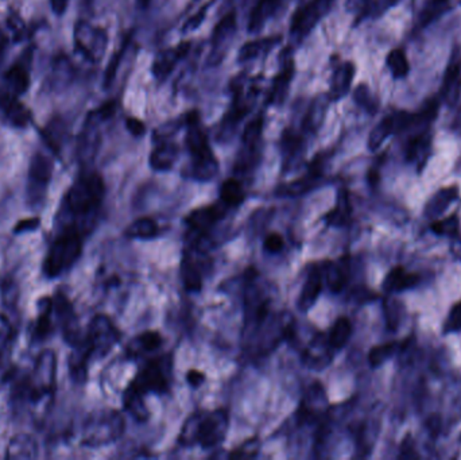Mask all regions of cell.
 I'll use <instances>...</instances> for the list:
<instances>
[{"label": "cell", "mask_w": 461, "mask_h": 460, "mask_svg": "<svg viewBox=\"0 0 461 460\" xmlns=\"http://www.w3.org/2000/svg\"><path fill=\"white\" fill-rule=\"evenodd\" d=\"M105 195L104 181L98 173H86L76 181L66 192L63 226L76 227L82 234L91 229Z\"/></svg>", "instance_id": "1"}, {"label": "cell", "mask_w": 461, "mask_h": 460, "mask_svg": "<svg viewBox=\"0 0 461 460\" xmlns=\"http://www.w3.org/2000/svg\"><path fill=\"white\" fill-rule=\"evenodd\" d=\"M84 235L72 226H61L44 261V273L49 279H57L79 261L83 253Z\"/></svg>", "instance_id": "2"}, {"label": "cell", "mask_w": 461, "mask_h": 460, "mask_svg": "<svg viewBox=\"0 0 461 460\" xmlns=\"http://www.w3.org/2000/svg\"><path fill=\"white\" fill-rule=\"evenodd\" d=\"M57 378V355L54 351L46 350L39 354L34 363L33 371L22 389L20 395H25L34 404L44 402L50 398L56 389Z\"/></svg>", "instance_id": "3"}, {"label": "cell", "mask_w": 461, "mask_h": 460, "mask_svg": "<svg viewBox=\"0 0 461 460\" xmlns=\"http://www.w3.org/2000/svg\"><path fill=\"white\" fill-rule=\"evenodd\" d=\"M124 432V420L116 411H101L88 417L84 424L83 444L101 447L117 440Z\"/></svg>", "instance_id": "4"}, {"label": "cell", "mask_w": 461, "mask_h": 460, "mask_svg": "<svg viewBox=\"0 0 461 460\" xmlns=\"http://www.w3.org/2000/svg\"><path fill=\"white\" fill-rule=\"evenodd\" d=\"M85 338L91 345L92 354L98 358H103L120 340V332L108 316L96 314L89 323Z\"/></svg>", "instance_id": "5"}, {"label": "cell", "mask_w": 461, "mask_h": 460, "mask_svg": "<svg viewBox=\"0 0 461 460\" xmlns=\"http://www.w3.org/2000/svg\"><path fill=\"white\" fill-rule=\"evenodd\" d=\"M228 413L226 411H211L205 416H197L196 443L204 448L211 449L223 443L228 430Z\"/></svg>", "instance_id": "6"}, {"label": "cell", "mask_w": 461, "mask_h": 460, "mask_svg": "<svg viewBox=\"0 0 461 460\" xmlns=\"http://www.w3.org/2000/svg\"><path fill=\"white\" fill-rule=\"evenodd\" d=\"M53 176V162L44 154H35L30 162L27 181V200L32 205H39L44 200Z\"/></svg>", "instance_id": "7"}, {"label": "cell", "mask_w": 461, "mask_h": 460, "mask_svg": "<svg viewBox=\"0 0 461 460\" xmlns=\"http://www.w3.org/2000/svg\"><path fill=\"white\" fill-rule=\"evenodd\" d=\"M170 362L166 358L150 362L148 366L138 374L132 385L142 393H165L169 388Z\"/></svg>", "instance_id": "8"}, {"label": "cell", "mask_w": 461, "mask_h": 460, "mask_svg": "<svg viewBox=\"0 0 461 460\" xmlns=\"http://www.w3.org/2000/svg\"><path fill=\"white\" fill-rule=\"evenodd\" d=\"M335 0H312L296 11L292 19L290 32L294 37H305L311 33L318 20L330 11Z\"/></svg>", "instance_id": "9"}, {"label": "cell", "mask_w": 461, "mask_h": 460, "mask_svg": "<svg viewBox=\"0 0 461 460\" xmlns=\"http://www.w3.org/2000/svg\"><path fill=\"white\" fill-rule=\"evenodd\" d=\"M235 32H236V14L235 11H230L227 15L220 19V22L214 27L211 39L212 51L208 60L211 65H217L219 63L223 61Z\"/></svg>", "instance_id": "10"}, {"label": "cell", "mask_w": 461, "mask_h": 460, "mask_svg": "<svg viewBox=\"0 0 461 460\" xmlns=\"http://www.w3.org/2000/svg\"><path fill=\"white\" fill-rule=\"evenodd\" d=\"M53 307H54V313L57 316V321L63 328L66 342L72 345L79 343L83 338L80 335L77 316L74 313L72 302L67 300L65 295H58L53 298Z\"/></svg>", "instance_id": "11"}, {"label": "cell", "mask_w": 461, "mask_h": 460, "mask_svg": "<svg viewBox=\"0 0 461 460\" xmlns=\"http://www.w3.org/2000/svg\"><path fill=\"white\" fill-rule=\"evenodd\" d=\"M327 407H328V398L325 395V390L321 386V383L316 382L308 389L306 395L299 405V409L297 413L298 420L306 424L314 423L325 413Z\"/></svg>", "instance_id": "12"}, {"label": "cell", "mask_w": 461, "mask_h": 460, "mask_svg": "<svg viewBox=\"0 0 461 460\" xmlns=\"http://www.w3.org/2000/svg\"><path fill=\"white\" fill-rule=\"evenodd\" d=\"M77 48L91 61H99L107 46V34L101 29H93L88 25H80L76 30Z\"/></svg>", "instance_id": "13"}, {"label": "cell", "mask_w": 461, "mask_h": 460, "mask_svg": "<svg viewBox=\"0 0 461 460\" xmlns=\"http://www.w3.org/2000/svg\"><path fill=\"white\" fill-rule=\"evenodd\" d=\"M323 176V164L320 161V158L314 160L313 162L309 166V172L308 174H305L304 177L298 179L296 181H292L289 184H285L278 188L277 195L278 196H286V198H296V196H301L309 191H312L314 186L317 185L318 180Z\"/></svg>", "instance_id": "14"}, {"label": "cell", "mask_w": 461, "mask_h": 460, "mask_svg": "<svg viewBox=\"0 0 461 460\" xmlns=\"http://www.w3.org/2000/svg\"><path fill=\"white\" fill-rule=\"evenodd\" d=\"M431 148V132L429 126L420 129V132L413 134L408 139L405 146V155L406 160L413 164H417L418 169H421L428 161L429 154Z\"/></svg>", "instance_id": "15"}, {"label": "cell", "mask_w": 461, "mask_h": 460, "mask_svg": "<svg viewBox=\"0 0 461 460\" xmlns=\"http://www.w3.org/2000/svg\"><path fill=\"white\" fill-rule=\"evenodd\" d=\"M92 357L93 354L86 338H83L79 343L73 345V351L70 352V357L67 359L69 374L73 382L82 385L86 381L88 363Z\"/></svg>", "instance_id": "16"}, {"label": "cell", "mask_w": 461, "mask_h": 460, "mask_svg": "<svg viewBox=\"0 0 461 460\" xmlns=\"http://www.w3.org/2000/svg\"><path fill=\"white\" fill-rule=\"evenodd\" d=\"M224 208L220 205H209L195 210L186 217V224L195 234H207L214 227V224L223 219Z\"/></svg>", "instance_id": "17"}, {"label": "cell", "mask_w": 461, "mask_h": 460, "mask_svg": "<svg viewBox=\"0 0 461 460\" xmlns=\"http://www.w3.org/2000/svg\"><path fill=\"white\" fill-rule=\"evenodd\" d=\"M189 49H190V44L183 42L181 45H178L177 48L162 50L161 53H158L154 63H152V75H154V77L158 79V80L166 79L171 73V70L174 69L176 64L188 54Z\"/></svg>", "instance_id": "18"}, {"label": "cell", "mask_w": 461, "mask_h": 460, "mask_svg": "<svg viewBox=\"0 0 461 460\" xmlns=\"http://www.w3.org/2000/svg\"><path fill=\"white\" fill-rule=\"evenodd\" d=\"M17 98V95L7 88H0V110L14 126L25 127L29 123L30 111Z\"/></svg>", "instance_id": "19"}, {"label": "cell", "mask_w": 461, "mask_h": 460, "mask_svg": "<svg viewBox=\"0 0 461 460\" xmlns=\"http://www.w3.org/2000/svg\"><path fill=\"white\" fill-rule=\"evenodd\" d=\"M217 172H219V162L211 148L197 154H192L189 177L198 181H209L216 177Z\"/></svg>", "instance_id": "20"}, {"label": "cell", "mask_w": 461, "mask_h": 460, "mask_svg": "<svg viewBox=\"0 0 461 460\" xmlns=\"http://www.w3.org/2000/svg\"><path fill=\"white\" fill-rule=\"evenodd\" d=\"M461 95V60L453 57L445 72L441 96L448 106H455Z\"/></svg>", "instance_id": "21"}, {"label": "cell", "mask_w": 461, "mask_h": 460, "mask_svg": "<svg viewBox=\"0 0 461 460\" xmlns=\"http://www.w3.org/2000/svg\"><path fill=\"white\" fill-rule=\"evenodd\" d=\"M330 361L332 347L328 343V339H323L321 336L313 339L304 352V363L313 370H321L327 367Z\"/></svg>", "instance_id": "22"}, {"label": "cell", "mask_w": 461, "mask_h": 460, "mask_svg": "<svg viewBox=\"0 0 461 460\" xmlns=\"http://www.w3.org/2000/svg\"><path fill=\"white\" fill-rule=\"evenodd\" d=\"M355 72L356 68L352 63H344L335 69L328 94L330 100H342L348 95L355 77Z\"/></svg>", "instance_id": "23"}, {"label": "cell", "mask_w": 461, "mask_h": 460, "mask_svg": "<svg viewBox=\"0 0 461 460\" xmlns=\"http://www.w3.org/2000/svg\"><path fill=\"white\" fill-rule=\"evenodd\" d=\"M53 314H54L53 298L44 297L39 301L38 317L33 324V331H32L33 340H45L46 338H49L51 332H54Z\"/></svg>", "instance_id": "24"}, {"label": "cell", "mask_w": 461, "mask_h": 460, "mask_svg": "<svg viewBox=\"0 0 461 460\" xmlns=\"http://www.w3.org/2000/svg\"><path fill=\"white\" fill-rule=\"evenodd\" d=\"M6 458L8 459H35L38 458V443L32 435L19 433L7 445Z\"/></svg>", "instance_id": "25"}, {"label": "cell", "mask_w": 461, "mask_h": 460, "mask_svg": "<svg viewBox=\"0 0 461 460\" xmlns=\"http://www.w3.org/2000/svg\"><path fill=\"white\" fill-rule=\"evenodd\" d=\"M321 290H323V274L318 269H313L309 271L308 279L305 281L304 288L301 290L299 300H298V308L302 312L309 311L316 304L318 296L321 295Z\"/></svg>", "instance_id": "26"}, {"label": "cell", "mask_w": 461, "mask_h": 460, "mask_svg": "<svg viewBox=\"0 0 461 460\" xmlns=\"http://www.w3.org/2000/svg\"><path fill=\"white\" fill-rule=\"evenodd\" d=\"M293 76H294V65H293V61H289L283 65L280 73L274 79L273 88H271L270 95H268V103L270 104L280 106L286 100L289 89H290V84L293 80Z\"/></svg>", "instance_id": "27"}, {"label": "cell", "mask_w": 461, "mask_h": 460, "mask_svg": "<svg viewBox=\"0 0 461 460\" xmlns=\"http://www.w3.org/2000/svg\"><path fill=\"white\" fill-rule=\"evenodd\" d=\"M282 0H259L251 11L248 30L249 33H258L264 29L266 22L278 11Z\"/></svg>", "instance_id": "28"}, {"label": "cell", "mask_w": 461, "mask_h": 460, "mask_svg": "<svg viewBox=\"0 0 461 460\" xmlns=\"http://www.w3.org/2000/svg\"><path fill=\"white\" fill-rule=\"evenodd\" d=\"M177 157H178V148L171 142L161 141L160 145L150 154V166L158 172L170 170L176 162Z\"/></svg>", "instance_id": "29"}, {"label": "cell", "mask_w": 461, "mask_h": 460, "mask_svg": "<svg viewBox=\"0 0 461 460\" xmlns=\"http://www.w3.org/2000/svg\"><path fill=\"white\" fill-rule=\"evenodd\" d=\"M420 281L418 274L409 273L403 267L398 266L394 267L383 281V289L389 293H396V292H403L406 289H410L415 286Z\"/></svg>", "instance_id": "30"}, {"label": "cell", "mask_w": 461, "mask_h": 460, "mask_svg": "<svg viewBox=\"0 0 461 460\" xmlns=\"http://www.w3.org/2000/svg\"><path fill=\"white\" fill-rule=\"evenodd\" d=\"M280 150L285 165L294 164L304 151V138L293 130H285L280 139Z\"/></svg>", "instance_id": "31"}, {"label": "cell", "mask_w": 461, "mask_h": 460, "mask_svg": "<svg viewBox=\"0 0 461 460\" xmlns=\"http://www.w3.org/2000/svg\"><path fill=\"white\" fill-rule=\"evenodd\" d=\"M328 95H320L314 98L312 104L309 106L306 115L304 119V129L305 132H316L324 122V117L327 115V108L330 103Z\"/></svg>", "instance_id": "32"}, {"label": "cell", "mask_w": 461, "mask_h": 460, "mask_svg": "<svg viewBox=\"0 0 461 460\" xmlns=\"http://www.w3.org/2000/svg\"><path fill=\"white\" fill-rule=\"evenodd\" d=\"M457 196H459L457 186H449V188H444V189L439 191L433 198L429 200V203L425 207V215L431 219L439 217L457 198Z\"/></svg>", "instance_id": "33"}, {"label": "cell", "mask_w": 461, "mask_h": 460, "mask_svg": "<svg viewBox=\"0 0 461 460\" xmlns=\"http://www.w3.org/2000/svg\"><path fill=\"white\" fill-rule=\"evenodd\" d=\"M124 409L131 414L132 417L141 423H145L148 419V411L143 401V395L134 386L127 388L123 395Z\"/></svg>", "instance_id": "34"}, {"label": "cell", "mask_w": 461, "mask_h": 460, "mask_svg": "<svg viewBox=\"0 0 461 460\" xmlns=\"http://www.w3.org/2000/svg\"><path fill=\"white\" fill-rule=\"evenodd\" d=\"M394 134H396V120H394V116L391 114V115L383 117L378 124L372 129V132H370L368 143H367L368 148L371 151L378 150L383 145V142Z\"/></svg>", "instance_id": "35"}, {"label": "cell", "mask_w": 461, "mask_h": 460, "mask_svg": "<svg viewBox=\"0 0 461 460\" xmlns=\"http://www.w3.org/2000/svg\"><path fill=\"white\" fill-rule=\"evenodd\" d=\"M323 277H325L327 285L330 290L333 293H339L346 286L348 280V267L343 261L330 262L325 266V271Z\"/></svg>", "instance_id": "36"}, {"label": "cell", "mask_w": 461, "mask_h": 460, "mask_svg": "<svg viewBox=\"0 0 461 460\" xmlns=\"http://www.w3.org/2000/svg\"><path fill=\"white\" fill-rule=\"evenodd\" d=\"M277 42H280V38H274V37L249 41L239 50V61L240 63L251 61V60L257 58L259 54L266 53V51L271 49L273 46H275Z\"/></svg>", "instance_id": "37"}, {"label": "cell", "mask_w": 461, "mask_h": 460, "mask_svg": "<svg viewBox=\"0 0 461 460\" xmlns=\"http://www.w3.org/2000/svg\"><path fill=\"white\" fill-rule=\"evenodd\" d=\"M30 85V77L23 65H14L6 73V87L17 96L23 95Z\"/></svg>", "instance_id": "38"}, {"label": "cell", "mask_w": 461, "mask_h": 460, "mask_svg": "<svg viewBox=\"0 0 461 460\" xmlns=\"http://www.w3.org/2000/svg\"><path fill=\"white\" fill-rule=\"evenodd\" d=\"M220 198L227 207H239L246 198L243 185L235 179L224 181L220 186Z\"/></svg>", "instance_id": "39"}, {"label": "cell", "mask_w": 461, "mask_h": 460, "mask_svg": "<svg viewBox=\"0 0 461 460\" xmlns=\"http://www.w3.org/2000/svg\"><path fill=\"white\" fill-rule=\"evenodd\" d=\"M157 235H158V226L150 217H141L134 220L126 230V236L131 239L148 241L155 238Z\"/></svg>", "instance_id": "40"}, {"label": "cell", "mask_w": 461, "mask_h": 460, "mask_svg": "<svg viewBox=\"0 0 461 460\" xmlns=\"http://www.w3.org/2000/svg\"><path fill=\"white\" fill-rule=\"evenodd\" d=\"M351 335H352V324L349 319L346 317L337 319L333 327L330 328V336H328V343L332 347V350L344 348Z\"/></svg>", "instance_id": "41"}, {"label": "cell", "mask_w": 461, "mask_h": 460, "mask_svg": "<svg viewBox=\"0 0 461 460\" xmlns=\"http://www.w3.org/2000/svg\"><path fill=\"white\" fill-rule=\"evenodd\" d=\"M386 65L394 79H405L410 72L409 60L402 49L391 50L386 57Z\"/></svg>", "instance_id": "42"}, {"label": "cell", "mask_w": 461, "mask_h": 460, "mask_svg": "<svg viewBox=\"0 0 461 460\" xmlns=\"http://www.w3.org/2000/svg\"><path fill=\"white\" fill-rule=\"evenodd\" d=\"M181 276L183 286H185V289L188 292L197 293V292L201 290V288H202V277H201V273H200L196 263L186 258L182 262Z\"/></svg>", "instance_id": "43"}, {"label": "cell", "mask_w": 461, "mask_h": 460, "mask_svg": "<svg viewBox=\"0 0 461 460\" xmlns=\"http://www.w3.org/2000/svg\"><path fill=\"white\" fill-rule=\"evenodd\" d=\"M164 343L162 336L155 332V331H148L142 335H139L135 340H132L131 347H130V352L134 351H142V352H151V351H157L161 345Z\"/></svg>", "instance_id": "44"}, {"label": "cell", "mask_w": 461, "mask_h": 460, "mask_svg": "<svg viewBox=\"0 0 461 460\" xmlns=\"http://www.w3.org/2000/svg\"><path fill=\"white\" fill-rule=\"evenodd\" d=\"M449 6V0H428L418 17V25L425 27L440 17Z\"/></svg>", "instance_id": "45"}, {"label": "cell", "mask_w": 461, "mask_h": 460, "mask_svg": "<svg viewBox=\"0 0 461 460\" xmlns=\"http://www.w3.org/2000/svg\"><path fill=\"white\" fill-rule=\"evenodd\" d=\"M349 216H351L349 198H348L346 191H342L337 198L336 208L333 211H330L327 216V220L332 226H344L349 220Z\"/></svg>", "instance_id": "46"}, {"label": "cell", "mask_w": 461, "mask_h": 460, "mask_svg": "<svg viewBox=\"0 0 461 460\" xmlns=\"http://www.w3.org/2000/svg\"><path fill=\"white\" fill-rule=\"evenodd\" d=\"M262 132H264V116H257L243 130V135H242L243 146H251V148L259 146Z\"/></svg>", "instance_id": "47"}, {"label": "cell", "mask_w": 461, "mask_h": 460, "mask_svg": "<svg viewBox=\"0 0 461 460\" xmlns=\"http://www.w3.org/2000/svg\"><path fill=\"white\" fill-rule=\"evenodd\" d=\"M353 100H355V103L359 107H362L363 110L367 111L368 114H375L378 111V99L374 96V94L371 92V89L367 85H364V84L359 85L355 89Z\"/></svg>", "instance_id": "48"}, {"label": "cell", "mask_w": 461, "mask_h": 460, "mask_svg": "<svg viewBox=\"0 0 461 460\" xmlns=\"http://www.w3.org/2000/svg\"><path fill=\"white\" fill-rule=\"evenodd\" d=\"M398 350L396 343H387V345H380L371 348L368 354V362L371 367H379L386 361H389Z\"/></svg>", "instance_id": "49"}, {"label": "cell", "mask_w": 461, "mask_h": 460, "mask_svg": "<svg viewBox=\"0 0 461 460\" xmlns=\"http://www.w3.org/2000/svg\"><path fill=\"white\" fill-rule=\"evenodd\" d=\"M433 232H436L437 235H444V236H456L460 230V222H459V216L457 215H452L446 219L439 220L436 223H433L431 226Z\"/></svg>", "instance_id": "50"}, {"label": "cell", "mask_w": 461, "mask_h": 460, "mask_svg": "<svg viewBox=\"0 0 461 460\" xmlns=\"http://www.w3.org/2000/svg\"><path fill=\"white\" fill-rule=\"evenodd\" d=\"M124 49H126V48H122V50H120L119 53H116L115 56L111 58L110 64H108V68H107L105 75H104V87H105V88H108V87L111 85V82H114V79H115L117 68L120 65L122 56L124 54Z\"/></svg>", "instance_id": "51"}, {"label": "cell", "mask_w": 461, "mask_h": 460, "mask_svg": "<svg viewBox=\"0 0 461 460\" xmlns=\"http://www.w3.org/2000/svg\"><path fill=\"white\" fill-rule=\"evenodd\" d=\"M461 329V301L456 304L449 313L446 323H445V332H457Z\"/></svg>", "instance_id": "52"}, {"label": "cell", "mask_w": 461, "mask_h": 460, "mask_svg": "<svg viewBox=\"0 0 461 460\" xmlns=\"http://www.w3.org/2000/svg\"><path fill=\"white\" fill-rule=\"evenodd\" d=\"M208 8H209V4L204 6V7L198 11L197 14H195L193 17L189 18V19L185 22V25H183V27H182V32H183V33H192V32L197 30L198 27L202 25V22H204L205 17H207V10H208Z\"/></svg>", "instance_id": "53"}, {"label": "cell", "mask_w": 461, "mask_h": 460, "mask_svg": "<svg viewBox=\"0 0 461 460\" xmlns=\"http://www.w3.org/2000/svg\"><path fill=\"white\" fill-rule=\"evenodd\" d=\"M264 247L268 254H278L285 247V241H283V238L280 236V234L273 232V234L266 236Z\"/></svg>", "instance_id": "54"}, {"label": "cell", "mask_w": 461, "mask_h": 460, "mask_svg": "<svg viewBox=\"0 0 461 460\" xmlns=\"http://www.w3.org/2000/svg\"><path fill=\"white\" fill-rule=\"evenodd\" d=\"M399 0H375L371 1L368 8L365 10V13H368L371 17H378L380 14H383L384 11H387L389 8H391L393 6H396Z\"/></svg>", "instance_id": "55"}, {"label": "cell", "mask_w": 461, "mask_h": 460, "mask_svg": "<svg viewBox=\"0 0 461 460\" xmlns=\"http://www.w3.org/2000/svg\"><path fill=\"white\" fill-rule=\"evenodd\" d=\"M258 452V440H248L240 448H238L230 458H251Z\"/></svg>", "instance_id": "56"}, {"label": "cell", "mask_w": 461, "mask_h": 460, "mask_svg": "<svg viewBox=\"0 0 461 460\" xmlns=\"http://www.w3.org/2000/svg\"><path fill=\"white\" fill-rule=\"evenodd\" d=\"M126 129L129 130L132 136H136V138L143 136L146 134V124L142 120L132 117V116L126 119Z\"/></svg>", "instance_id": "57"}, {"label": "cell", "mask_w": 461, "mask_h": 460, "mask_svg": "<svg viewBox=\"0 0 461 460\" xmlns=\"http://www.w3.org/2000/svg\"><path fill=\"white\" fill-rule=\"evenodd\" d=\"M39 217H29V219H23L20 222H18L14 232L15 234H23V232H30V231H35L39 227Z\"/></svg>", "instance_id": "58"}, {"label": "cell", "mask_w": 461, "mask_h": 460, "mask_svg": "<svg viewBox=\"0 0 461 460\" xmlns=\"http://www.w3.org/2000/svg\"><path fill=\"white\" fill-rule=\"evenodd\" d=\"M115 111L116 103L114 100H111V101L104 103L100 108H98V111L95 114L99 116V119H101V120H105V119H110L111 116L114 115Z\"/></svg>", "instance_id": "59"}, {"label": "cell", "mask_w": 461, "mask_h": 460, "mask_svg": "<svg viewBox=\"0 0 461 460\" xmlns=\"http://www.w3.org/2000/svg\"><path fill=\"white\" fill-rule=\"evenodd\" d=\"M186 382L192 388H200L205 382V374L198 370H190L186 373Z\"/></svg>", "instance_id": "60"}, {"label": "cell", "mask_w": 461, "mask_h": 460, "mask_svg": "<svg viewBox=\"0 0 461 460\" xmlns=\"http://www.w3.org/2000/svg\"><path fill=\"white\" fill-rule=\"evenodd\" d=\"M10 335L8 333H0V366L3 364L6 355L10 351Z\"/></svg>", "instance_id": "61"}, {"label": "cell", "mask_w": 461, "mask_h": 460, "mask_svg": "<svg viewBox=\"0 0 461 460\" xmlns=\"http://www.w3.org/2000/svg\"><path fill=\"white\" fill-rule=\"evenodd\" d=\"M67 4H69V0H50L51 10L57 15H63L65 13Z\"/></svg>", "instance_id": "62"}, {"label": "cell", "mask_w": 461, "mask_h": 460, "mask_svg": "<svg viewBox=\"0 0 461 460\" xmlns=\"http://www.w3.org/2000/svg\"><path fill=\"white\" fill-rule=\"evenodd\" d=\"M138 4H139L142 8H146L148 4H150V0H138Z\"/></svg>", "instance_id": "63"}]
</instances>
